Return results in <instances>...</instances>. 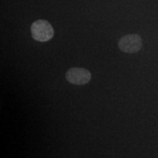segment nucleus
Segmentation results:
<instances>
[{
	"mask_svg": "<svg viewBox=\"0 0 158 158\" xmlns=\"http://www.w3.org/2000/svg\"><path fill=\"white\" fill-rule=\"evenodd\" d=\"M142 40L138 35H127L122 37L118 43V48L123 52L133 54L141 50Z\"/></svg>",
	"mask_w": 158,
	"mask_h": 158,
	"instance_id": "nucleus-2",
	"label": "nucleus"
},
{
	"mask_svg": "<svg viewBox=\"0 0 158 158\" xmlns=\"http://www.w3.org/2000/svg\"><path fill=\"white\" fill-rule=\"evenodd\" d=\"M92 78L91 73L88 70L81 68H72L67 71L66 79L68 82L74 85L87 84Z\"/></svg>",
	"mask_w": 158,
	"mask_h": 158,
	"instance_id": "nucleus-3",
	"label": "nucleus"
},
{
	"mask_svg": "<svg viewBox=\"0 0 158 158\" xmlns=\"http://www.w3.org/2000/svg\"><path fill=\"white\" fill-rule=\"evenodd\" d=\"M32 37L39 42H47L54 37V31L48 21L40 19L35 21L31 27Z\"/></svg>",
	"mask_w": 158,
	"mask_h": 158,
	"instance_id": "nucleus-1",
	"label": "nucleus"
}]
</instances>
